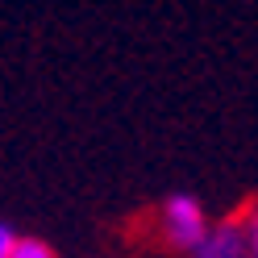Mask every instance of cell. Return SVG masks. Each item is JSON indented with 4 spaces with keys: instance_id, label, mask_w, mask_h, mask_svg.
I'll return each mask as SVG.
<instances>
[{
    "instance_id": "obj_1",
    "label": "cell",
    "mask_w": 258,
    "mask_h": 258,
    "mask_svg": "<svg viewBox=\"0 0 258 258\" xmlns=\"http://www.w3.org/2000/svg\"><path fill=\"white\" fill-rule=\"evenodd\" d=\"M208 229H213V225L204 221V208H200L196 196H183L179 191V196H171L163 204V233H167L171 246H179V250L191 254L208 237Z\"/></svg>"
},
{
    "instance_id": "obj_2",
    "label": "cell",
    "mask_w": 258,
    "mask_h": 258,
    "mask_svg": "<svg viewBox=\"0 0 258 258\" xmlns=\"http://www.w3.org/2000/svg\"><path fill=\"white\" fill-rule=\"evenodd\" d=\"M191 258H250V229H246V217H233V221L213 225L208 237L191 250Z\"/></svg>"
},
{
    "instance_id": "obj_3",
    "label": "cell",
    "mask_w": 258,
    "mask_h": 258,
    "mask_svg": "<svg viewBox=\"0 0 258 258\" xmlns=\"http://www.w3.org/2000/svg\"><path fill=\"white\" fill-rule=\"evenodd\" d=\"M13 258H58V254L46 246L42 237H17V246H13Z\"/></svg>"
},
{
    "instance_id": "obj_4",
    "label": "cell",
    "mask_w": 258,
    "mask_h": 258,
    "mask_svg": "<svg viewBox=\"0 0 258 258\" xmlns=\"http://www.w3.org/2000/svg\"><path fill=\"white\" fill-rule=\"evenodd\" d=\"M246 229H250V258H258V204L246 213Z\"/></svg>"
},
{
    "instance_id": "obj_5",
    "label": "cell",
    "mask_w": 258,
    "mask_h": 258,
    "mask_svg": "<svg viewBox=\"0 0 258 258\" xmlns=\"http://www.w3.org/2000/svg\"><path fill=\"white\" fill-rule=\"evenodd\" d=\"M13 246H17V233L0 221V258H13Z\"/></svg>"
}]
</instances>
